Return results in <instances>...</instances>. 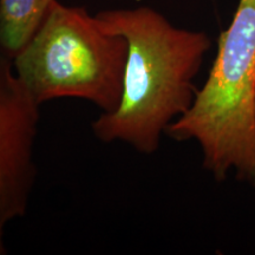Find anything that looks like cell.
I'll list each match as a JSON object with an SVG mask.
<instances>
[{"instance_id": "1", "label": "cell", "mask_w": 255, "mask_h": 255, "mask_svg": "<svg viewBox=\"0 0 255 255\" xmlns=\"http://www.w3.org/2000/svg\"><path fill=\"white\" fill-rule=\"evenodd\" d=\"M95 15L105 30L127 40L128 55L120 103L92 122V133L103 143L122 142L154 154L168 127L193 104L194 81L212 40L202 31L176 27L146 6Z\"/></svg>"}, {"instance_id": "2", "label": "cell", "mask_w": 255, "mask_h": 255, "mask_svg": "<svg viewBox=\"0 0 255 255\" xmlns=\"http://www.w3.org/2000/svg\"><path fill=\"white\" fill-rule=\"evenodd\" d=\"M255 0H239L193 104L168 127L178 142L195 141L203 167L222 181L229 173L255 186Z\"/></svg>"}, {"instance_id": "3", "label": "cell", "mask_w": 255, "mask_h": 255, "mask_svg": "<svg viewBox=\"0 0 255 255\" xmlns=\"http://www.w3.org/2000/svg\"><path fill=\"white\" fill-rule=\"evenodd\" d=\"M127 55V40L95 14L57 1L13 66L39 105L72 97L110 113L120 103Z\"/></svg>"}, {"instance_id": "4", "label": "cell", "mask_w": 255, "mask_h": 255, "mask_svg": "<svg viewBox=\"0 0 255 255\" xmlns=\"http://www.w3.org/2000/svg\"><path fill=\"white\" fill-rule=\"evenodd\" d=\"M40 105L0 52V255L7 254L6 233L26 215L37 178L34 146Z\"/></svg>"}, {"instance_id": "5", "label": "cell", "mask_w": 255, "mask_h": 255, "mask_svg": "<svg viewBox=\"0 0 255 255\" xmlns=\"http://www.w3.org/2000/svg\"><path fill=\"white\" fill-rule=\"evenodd\" d=\"M58 0H0V52L14 59Z\"/></svg>"}, {"instance_id": "6", "label": "cell", "mask_w": 255, "mask_h": 255, "mask_svg": "<svg viewBox=\"0 0 255 255\" xmlns=\"http://www.w3.org/2000/svg\"><path fill=\"white\" fill-rule=\"evenodd\" d=\"M254 109H255V89H254Z\"/></svg>"}]
</instances>
